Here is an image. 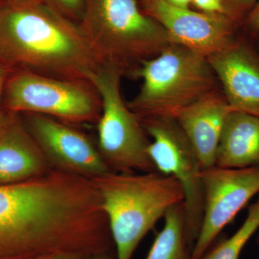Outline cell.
I'll list each match as a JSON object with an SVG mask.
<instances>
[{
  "label": "cell",
  "mask_w": 259,
  "mask_h": 259,
  "mask_svg": "<svg viewBox=\"0 0 259 259\" xmlns=\"http://www.w3.org/2000/svg\"><path fill=\"white\" fill-rule=\"evenodd\" d=\"M0 61L13 70L90 81L102 65L79 24L39 1L0 3Z\"/></svg>",
  "instance_id": "cell-1"
},
{
  "label": "cell",
  "mask_w": 259,
  "mask_h": 259,
  "mask_svg": "<svg viewBox=\"0 0 259 259\" xmlns=\"http://www.w3.org/2000/svg\"><path fill=\"white\" fill-rule=\"evenodd\" d=\"M69 223L67 197L51 174L0 185V259L55 254L64 245Z\"/></svg>",
  "instance_id": "cell-2"
},
{
  "label": "cell",
  "mask_w": 259,
  "mask_h": 259,
  "mask_svg": "<svg viewBox=\"0 0 259 259\" xmlns=\"http://www.w3.org/2000/svg\"><path fill=\"white\" fill-rule=\"evenodd\" d=\"M91 181L101 198L117 259H131L168 209L184 202L179 182L158 171H109Z\"/></svg>",
  "instance_id": "cell-3"
},
{
  "label": "cell",
  "mask_w": 259,
  "mask_h": 259,
  "mask_svg": "<svg viewBox=\"0 0 259 259\" xmlns=\"http://www.w3.org/2000/svg\"><path fill=\"white\" fill-rule=\"evenodd\" d=\"M79 25L102 64L112 65L131 79L144 61L173 44L138 0H85Z\"/></svg>",
  "instance_id": "cell-4"
},
{
  "label": "cell",
  "mask_w": 259,
  "mask_h": 259,
  "mask_svg": "<svg viewBox=\"0 0 259 259\" xmlns=\"http://www.w3.org/2000/svg\"><path fill=\"white\" fill-rule=\"evenodd\" d=\"M132 79H142L127 106L140 120L174 118L182 110L221 89L207 57L180 44H170L144 61Z\"/></svg>",
  "instance_id": "cell-5"
},
{
  "label": "cell",
  "mask_w": 259,
  "mask_h": 259,
  "mask_svg": "<svg viewBox=\"0 0 259 259\" xmlns=\"http://www.w3.org/2000/svg\"><path fill=\"white\" fill-rule=\"evenodd\" d=\"M3 109L7 113L37 114L68 125H96L102 100L88 80L60 79L13 70L5 84Z\"/></svg>",
  "instance_id": "cell-6"
},
{
  "label": "cell",
  "mask_w": 259,
  "mask_h": 259,
  "mask_svg": "<svg viewBox=\"0 0 259 259\" xmlns=\"http://www.w3.org/2000/svg\"><path fill=\"white\" fill-rule=\"evenodd\" d=\"M123 76L115 66L102 64L92 78L102 100L101 115L96 124L97 148L110 171H156L148 153L151 141L122 97Z\"/></svg>",
  "instance_id": "cell-7"
},
{
  "label": "cell",
  "mask_w": 259,
  "mask_h": 259,
  "mask_svg": "<svg viewBox=\"0 0 259 259\" xmlns=\"http://www.w3.org/2000/svg\"><path fill=\"white\" fill-rule=\"evenodd\" d=\"M141 122L151 138L148 153L155 169L173 177L183 190L187 238L192 246L198 236L204 210L202 169L198 158L176 119H148Z\"/></svg>",
  "instance_id": "cell-8"
},
{
  "label": "cell",
  "mask_w": 259,
  "mask_h": 259,
  "mask_svg": "<svg viewBox=\"0 0 259 259\" xmlns=\"http://www.w3.org/2000/svg\"><path fill=\"white\" fill-rule=\"evenodd\" d=\"M204 192L202 224L190 259H202L218 235L250 199L259 194V166H213L201 171Z\"/></svg>",
  "instance_id": "cell-9"
},
{
  "label": "cell",
  "mask_w": 259,
  "mask_h": 259,
  "mask_svg": "<svg viewBox=\"0 0 259 259\" xmlns=\"http://www.w3.org/2000/svg\"><path fill=\"white\" fill-rule=\"evenodd\" d=\"M20 115L53 168L90 180L110 171L97 145L75 126L37 114Z\"/></svg>",
  "instance_id": "cell-10"
},
{
  "label": "cell",
  "mask_w": 259,
  "mask_h": 259,
  "mask_svg": "<svg viewBox=\"0 0 259 259\" xmlns=\"http://www.w3.org/2000/svg\"><path fill=\"white\" fill-rule=\"evenodd\" d=\"M144 13L161 24L172 41L206 57L227 47L241 26L228 17L175 8L162 0L141 3Z\"/></svg>",
  "instance_id": "cell-11"
},
{
  "label": "cell",
  "mask_w": 259,
  "mask_h": 259,
  "mask_svg": "<svg viewBox=\"0 0 259 259\" xmlns=\"http://www.w3.org/2000/svg\"><path fill=\"white\" fill-rule=\"evenodd\" d=\"M232 110L259 117V54L241 31L207 57Z\"/></svg>",
  "instance_id": "cell-12"
},
{
  "label": "cell",
  "mask_w": 259,
  "mask_h": 259,
  "mask_svg": "<svg viewBox=\"0 0 259 259\" xmlns=\"http://www.w3.org/2000/svg\"><path fill=\"white\" fill-rule=\"evenodd\" d=\"M51 169L22 116L8 113L0 132V185L25 182Z\"/></svg>",
  "instance_id": "cell-13"
},
{
  "label": "cell",
  "mask_w": 259,
  "mask_h": 259,
  "mask_svg": "<svg viewBox=\"0 0 259 259\" xmlns=\"http://www.w3.org/2000/svg\"><path fill=\"white\" fill-rule=\"evenodd\" d=\"M232 110L221 88L187 107L176 117L202 170L215 166L223 125Z\"/></svg>",
  "instance_id": "cell-14"
},
{
  "label": "cell",
  "mask_w": 259,
  "mask_h": 259,
  "mask_svg": "<svg viewBox=\"0 0 259 259\" xmlns=\"http://www.w3.org/2000/svg\"><path fill=\"white\" fill-rule=\"evenodd\" d=\"M215 166H259V117L232 110L227 116L216 153Z\"/></svg>",
  "instance_id": "cell-15"
},
{
  "label": "cell",
  "mask_w": 259,
  "mask_h": 259,
  "mask_svg": "<svg viewBox=\"0 0 259 259\" xmlns=\"http://www.w3.org/2000/svg\"><path fill=\"white\" fill-rule=\"evenodd\" d=\"M163 219V228L146 259H190L183 202L168 209Z\"/></svg>",
  "instance_id": "cell-16"
},
{
  "label": "cell",
  "mask_w": 259,
  "mask_h": 259,
  "mask_svg": "<svg viewBox=\"0 0 259 259\" xmlns=\"http://www.w3.org/2000/svg\"><path fill=\"white\" fill-rule=\"evenodd\" d=\"M258 229L259 194L254 203L248 207V214L240 228L202 259H239L245 245Z\"/></svg>",
  "instance_id": "cell-17"
},
{
  "label": "cell",
  "mask_w": 259,
  "mask_h": 259,
  "mask_svg": "<svg viewBox=\"0 0 259 259\" xmlns=\"http://www.w3.org/2000/svg\"><path fill=\"white\" fill-rule=\"evenodd\" d=\"M192 5L202 13L228 17L242 27L243 22L230 8L226 0H192Z\"/></svg>",
  "instance_id": "cell-18"
},
{
  "label": "cell",
  "mask_w": 259,
  "mask_h": 259,
  "mask_svg": "<svg viewBox=\"0 0 259 259\" xmlns=\"http://www.w3.org/2000/svg\"><path fill=\"white\" fill-rule=\"evenodd\" d=\"M66 18L79 24L84 10L85 0H42Z\"/></svg>",
  "instance_id": "cell-19"
},
{
  "label": "cell",
  "mask_w": 259,
  "mask_h": 259,
  "mask_svg": "<svg viewBox=\"0 0 259 259\" xmlns=\"http://www.w3.org/2000/svg\"><path fill=\"white\" fill-rule=\"evenodd\" d=\"M241 31L253 42L259 38V0L249 14L247 15Z\"/></svg>",
  "instance_id": "cell-20"
},
{
  "label": "cell",
  "mask_w": 259,
  "mask_h": 259,
  "mask_svg": "<svg viewBox=\"0 0 259 259\" xmlns=\"http://www.w3.org/2000/svg\"><path fill=\"white\" fill-rule=\"evenodd\" d=\"M257 1L258 0H226L230 8L238 15V18L241 19L243 24L247 15L249 14L250 12L254 8Z\"/></svg>",
  "instance_id": "cell-21"
},
{
  "label": "cell",
  "mask_w": 259,
  "mask_h": 259,
  "mask_svg": "<svg viewBox=\"0 0 259 259\" xmlns=\"http://www.w3.org/2000/svg\"><path fill=\"white\" fill-rule=\"evenodd\" d=\"M12 71H13V69L11 68L5 64L3 61H0V123L4 122L8 115V113L5 112L4 109H3V96H4L5 88L7 80L9 77Z\"/></svg>",
  "instance_id": "cell-22"
},
{
  "label": "cell",
  "mask_w": 259,
  "mask_h": 259,
  "mask_svg": "<svg viewBox=\"0 0 259 259\" xmlns=\"http://www.w3.org/2000/svg\"><path fill=\"white\" fill-rule=\"evenodd\" d=\"M162 1L175 8L188 9L192 5V0H162Z\"/></svg>",
  "instance_id": "cell-23"
},
{
  "label": "cell",
  "mask_w": 259,
  "mask_h": 259,
  "mask_svg": "<svg viewBox=\"0 0 259 259\" xmlns=\"http://www.w3.org/2000/svg\"><path fill=\"white\" fill-rule=\"evenodd\" d=\"M37 259H79L74 258V257L67 256V255H49V256L42 257V258H39Z\"/></svg>",
  "instance_id": "cell-24"
},
{
  "label": "cell",
  "mask_w": 259,
  "mask_h": 259,
  "mask_svg": "<svg viewBox=\"0 0 259 259\" xmlns=\"http://www.w3.org/2000/svg\"><path fill=\"white\" fill-rule=\"evenodd\" d=\"M89 259H111L110 257L109 256L108 253H102V254H99L96 255H94V256L91 257V258Z\"/></svg>",
  "instance_id": "cell-25"
},
{
  "label": "cell",
  "mask_w": 259,
  "mask_h": 259,
  "mask_svg": "<svg viewBox=\"0 0 259 259\" xmlns=\"http://www.w3.org/2000/svg\"><path fill=\"white\" fill-rule=\"evenodd\" d=\"M253 44H254L255 49H256V51H258V53L259 54V38L256 39V40H254V41H253Z\"/></svg>",
  "instance_id": "cell-26"
},
{
  "label": "cell",
  "mask_w": 259,
  "mask_h": 259,
  "mask_svg": "<svg viewBox=\"0 0 259 259\" xmlns=\"http://www.w3.org/2000/svg\"><path fill=\"white\" fill-rule=\"evenodd\" d=\"M7 118H8V117H7ZM7 118L5 119V120L4 122H2V123H0V132H1L2 129H3V126H4L5 122H6Z\"/></svg>",
  "instance_id": "cell-27"
},
{
  "label": "cell",
  "mask_w": 259,
  "mask_h": 259,
  "mask_svg": "<svg viewBox=\"0 0 259 259\" xmlns=\"http://www.w3.org/2000/svg\"><path fill=\"white\" fill-rule=\"evenodd\" d=\"M13 1H39V2H42V0H13Z\"/></svg>",
  "instance_id": "cell-28"
},
{
  "label": "cell",
  "mask_w": 259,
  "mask_h": 259,
  "mask_svg": "<svg viewBox=\"0 0 259 259\" xmlns=\"http://www.w3.org/2000/svg\"><path fill=\"white\" fill-rule=\"evenodd\" d=\"M257 243H258V245H259V236L258 237V238H257Z\"/></svg>",
  "instance_id": "cell-29"
},
{
  "label": "cell",
  "mask_w": 259,
  "mask_h": 259,
  "mask_svg": "<svg viewBox=\"0 0 259 259\" xmlns=\"http://www.w3.org/2000/svg\"><path fill=\"white\" fill-rule=\"evenodd\" d=\"M138 1H140L141 3H143V2L146 1V0H138Z\"/></svg>",
  "instance_id": "cell-30"
},
{
  "label": "cell",
  "mask_w": 259,
  "mask_h": 259,
  "mask_svg": "<svg viewBox=\"0 0 259 259\" xmlns=\"http://www.w3.org/2000/svg\"><path fill=\"white\" fill-rule=\"evenodd\" d=\"M2 1H3V0H0V3H1Z\"/></svg>",
  "instance_id": "cell-31"
},
{
  "label": "cell",
  "mask_w": 259,
  "mask_h": 259,
  "mask_svg": "<svg viewBox=\"0 0 259 259\" xmlns=\"http://www.w3.org/2000/svg\"><path fill=\"white\" fill-rule=\"evenodd\" d=\"M37 259V258H36Z\"/></svg>",
  "instance_id": "cell-32"
}]
</instances>
